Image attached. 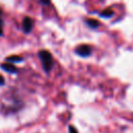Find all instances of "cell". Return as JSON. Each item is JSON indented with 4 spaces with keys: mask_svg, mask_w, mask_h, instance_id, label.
<instances>
[{
    "mask_svg": "<svg viewBox=\"0 0 133 133\" xmlns=\"http://www.w3.org/2000/svg\"><path fill=\"white\" fill-rule=\"evenodd\" d=\"M90 52H91V50H90L89 46H87V45H81V46H79L78 48H76V53H77L78 55L82 56V57L88 56V55L90 54Z\"/></svg>",
    "mask_w": 133,
    "mask_h": 133,
    "instance_id": "cell-2",
    "label": "cell"
},
{
    "mask_svg": "<svg viewBox=\"0 0 133 133\" xmlns=\"http://www.w3.org/2000/svg\"><path fill=\"white\" fill-rule=\"evenodd\" d=\"M38 56L41 58V61L43 63V68L46 72H50L52 69V64H53V59H52V55L45 50L39 51Z\"/></svg>",
    "mask_w": 133,
    "mask_h": 133,
    "instance_id": "cell-1",
    "label": "cell"
},
{
    "mask_svg": "<svg viewBox=\"0 0 133 133\" xmlns=\"http://www.w3.org/2000/svg\"><path fill=\"white\" fill-rule=\"evenodd\" d=\"M4 84V78L0 75V85H3Z\"/></svg>",
    "mask_w": 133,
    "mask_h": 133,
    "instance_id": "cell-10",
    "label": "cell"
},
{
    "mask_svg": "<svg viewBox=\"0 0 133 133\" xmlns=\"http://www.w3.org/2000/svg\"><path fill=\"white\" fill-rule=\"evenodd\" d=\"M1 68L3 69V70H5L6 72H8V73H17V68L16 66H14L12 64H10V63H2L1 64Z\"/></svg>",
    "mask_w": 133,
    "mask_h": 133,
    "instance_id": "cell-4",
    "label": "cell"
},
{
    "mask_svg": "<svg viewBox=\"0 0 133 133\" xmlns=\"http://www.w3.org/2000/svg\"><path fill=\"white\" fill-rule=\"evenodd\" d=\"M31 28H32V20L29 17H26L23 20V30L26 33H28L31 31Z\"/></svg>",
    "mask_w": 133,
    "mask_h": 133,
    "instance_id": "cell-3",
    "label": "cell"
},
{
    "mask_svg": "<svg viewBox=\"0 0 133 133\" xmlns=\"http://www.w3.org/2000/svg\"><path fill=\"white\" fill-rule=\"evenodd\" d=\"M86 23H87V25L89 26V27H91V28H97L100 24H99V22L97 21V20H94V19H88L87 21H86Z\"/></svg>",
    "mask_w": 133,
    "mask_h": 133,
    "instance_id": "cell-5",
    "label": "cell"
},
{
    "mask_svg": "<svg viewBox=\"0 0 133 133\" xmlns=\"http://www.w3.org/2000/svg\"><path fill=\"white\" fill-rule=\"evenodd\" d=\"M3 34V30H2V21H1V19H0V35H2Z\"/></svg>",
    "mask_w": 133,
    "mask_h": 133,
    "instance_id": "cell-9",
    "label": "cell"
},
{
    "mask_svg": "<svg viewBox=\"0 0 133 133\" xmlns=\"http://www.w3.org/2000/svg\"><path fill=\"white\" fill-rule=\"evenodd\" d=\"M69 131H70V133H78L77 130H76V128L73 127V126H70L69 127Z\"/></svg>",
    "mask_w": 133,
    "mask_h": 133,
    "instance_id": "cell-8",
    "label": "cell"
},
{
    "mask_svg": "<svg viewBox=\"0 0 133 133\" xmlns=\"http://www.w3.org/2000/svg\"><path fill=\"white\" fill-rule=\"evenodd\" d=\"M7 61H14V62L22 61V58L20 56H9V57H7Z\"/></svg>",
    "mask_w": 133,
    "mask_h": 133,
    "instance_id": "cell-7",
    "label": "cell"
},
{
    "mask_svg": "<svg viewBox=\"0 0 133 133\" xmlns=\"http://www.w3.org/2000/svg\"><path fill=\"white\" fill-rule=\"evenodd\" d=\"M41 2H42L43 4H49L50 0H41Z\"/></svg>",
    "mask_w": 133,
    "mask_h": 133,
    "instance_id": "cell-11",
    "label": "cell"
},
{
    "mask_svg": "<svg viewBox=\"0 0 133 133\" xmlns=\"http://www.w3.org/2000/svg\"><path fill=\"white\" fill-rule=\"evenodd\" d=\"M101 17H105V18H109V17H111L112 15H113V10L112 9H110V8H107V9H105V10H103L101 14Z\"/></svg>",
    "mask_w": 133,
    "mask_h": 133,
    "instance_id": "cell-6",
    "label": "cell"
}]
</instances>
